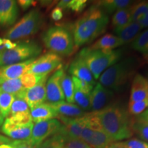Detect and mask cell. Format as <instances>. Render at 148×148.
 <instances>
[{"label":"cell","mask_w":148,"mask_h":148,"mask_svg":"<svg viewBox=\"0 0 148 148\" xmlns=\"http://www.w3.org/2000/svg\"><path fill=\"white\" fill-rule=\"evenodd\" d=\"M130 22H132L131 7L116 11L112 15V25L114 29L124 27Z\"/></svg>","instance_id":"cell-26"},{"label":"cell","mask_w":148,"mask_h":148,"mask_svg":"<svg viewBox=\"0 0 148 148\" xmlns=\"http://www.w3.org/2000/svg\"><path fill=\"white\" fill-rule=\"evenodd\" d=\"M108 15L97 5L90 6L74 23L73 35L75 47L90 43L106 32Z\"/></svg>","instance_id":"cell-2"},{"label":"cell","mask_w":148,"mask_h":148,"mask_svg":"<svg viewBox=\"0 0 148 148\" xmlns=\"http://www.w3.org/2000/svg\"></svg>","instance_id":"cell-53"},{"label":"cell","mask_w":148,"mask_h":148,"mask_svg":"<svg viewBox=\"0 0 148 148\" xmlns=\"http://www.w3.org/2000/svg\"><path fill=\"white\" fill-rule=\"evenodd\" d=\"M49 104L58 114V116H60L67 118H78L87 113L75 103H68L64 101L56 103H49Z\"/></svg>","instance_id":"cell-20"},{"label":"cell","mask_w":148,"mask_h":148,"mask_svg":"<svg viewBox=\"0 0 148 148\" xmlns=\"http://www.w3.org/2000/svg\"><path fill=\"white\" fill-rule=\"evenodd\" d=\"M2 82H3V80H2V79H1V77H0V85H1V83H2Z\"/></svg>","instance_id":"cell-52"},{"label":"cell","mask_w":148,"mask_h":148,"mask_svg":"<svg viewBox=\"0 0 148 148\" xmlns=\"http://www.w3.org/2000/svg\"><path fill=\"white\" fill-rule=\"evenodd\" d=\"M43 23L41 12L33 9L25 14L5 34L7 39L18 40L33 35L39 30Z\"/></svg>","instance_id":"cell-7"},{"label":"cell","mask_w":148,"mask_h":148,"mask_svg":"<svg viewBox=\"0 0 148 148\" xmlns=\"http://www.w3.org/2000/svg\"><path fill=\"white\" fill-rule=\"evenodd\" d=\"M62 148H91V147H90L87 143H86L85 142H84L81 139H67V138H64L62 137Z\"/></svg>","instance_id":"cell-38"},{"label":"cell","mask_w":148,"mask_h":148,"mask_svg":"<svg viewBox=\"0 0 148 148\" xmlns=\"http://www.w3.org/2000/svg\"><path fill=\"white\" fill-rule=\"evenodd\" d=\"M133 4L134 2L129 0H106L96 3V5L100 7L107 14H114L116 11L129 8Z\"/></svg>","instance_id":"cell-24"},{"label":"cell","mask_w":148,"mask_h":148,"mask_svg":"<svg viewBox=\"0 0 148 148\" xmlns=\"http://www.w3.org/2000/svg\"><path fill=\"white\" fill-rule=\"evenodd\" d=\"M3 45V38H0V46Z\"/></svg>","instance_id":"cell-51"},{"label":"cell","mask_w":148,"mask_h":148,"mask_svg":"<svg viewBox=\"0 0 148 148\" xmlns=\"http://www.w3.org/2000/svg\"><path fill=\"white\" fill-rule=\"evenodd\" d=\"M148 12V1H142L131 6V20L137 22Z\"/></svg>","instance_id":"cell-33"},{"label":"cell","mask_w":148,"mask_h":148,"mask_svg":"<svg viewBox=\"0 0 148 148\" xmlns=\"http://www.w3.org/2000/svg\"><path fill=\"white\" fill-rule=\"evenodd\" d=\"M17 1L14 0H0V26L13 25L18 16Z\"/></svg>","instance_id":"cell-16"},{"label":"cell","mask_w":148,"mask_h":148,"mask_svg":"<svg viewBox=\"0 0 148 148\" xmlns=\"http://www.w3.org/2000/svg\"><path fill=\"white\" fill-rule=\"evenodd\" d=\"M69 73L72 76L84 80L92 86H94L96 84L95 79L92 76L91 72L79 54L71 61L69 67Z\"/></svg>","instance_id":"cell-17"},{"label":"cell","mask_w":148,"mask_h":148,"mask_svg":"<svg viewBox=\"0 0 148 148\" xmlns=\"http://www.w3.org/2000/svg\"><path fill=\"white\" fill-rule=\"evenodd\" d=\"M64 69L60 68L49 77L46 82V101L48 103H56L64 101V96L61 87V77Z\"/></svg>","instance_id":"cell-14"},{"label":"cell","mask_w":148,"mask_h":148,"mask_svg":"<svg viewBox=\"0 0 148 148\" xmlns=\"http://www.w3.org/2000/svg\"><path fill=\"white\" fill-rule=\"evenodd\" d=\"M100 128L114 142L130 138L134 134L132 119L123 107L111 104L97 112H92Z\"/></svg>","instance_id":"cell-1"},{"label":"cell","mask_w":148,"mask_h":148,"mask_svg":"<svg viewBox=\"0 0 148 148\" xmlns=\"http://www.w3.org/2000/svg\"><path fill=\"white\" fill-rule=\"evenodd\" d=\"M33 126V122L24 125H18L10 123L5 119L1 126V131L13 140L29 141L32 136Z\"/></svg>","instance_id":"cell-15"},{"label":"cell","mask_w":148,"mask_h":148,"mask_svg":"<svg viewBox=\"0 0 148 148\" xmlns=\"http://www.w3.org/2000/svg\"><path fill=\"white\" fill-rule=\"evenodd\" d=\"M17 3L20 5L23 10H26L32 5H34L36 2L32 0H19V1H17Z\"/></svg>","instance_id":"cell-43"},{"label":"cell","mask_w":148,"mask_h":148,"mask_svg":"<svg viewBox=\"0 0 148 148\" xmlns=\"http://www.w3.org/2000/svg\"><path fill=\"white\" fill-rule=\"evenodd\" d=\"M51 17L53 21H60L63 17V12L62 10L58 7H56L55 8L53 9L51 13Z\"/></svg>","instance_id":"cell-42"},{"label":"cell","mask_w":148,"mask_h":148,"mask_svg":"<svg viewBox=\"0 0 148 148\" xmlns=\"http://www.w3.org/2000/svg\"><path fill=\"white\" fill-rule=\"evenodd\" d=\"M134 119L138 120V121H141L146 122V123H148V108L146 109L143 113L140 114V115L136 116V118H134Z\"/></svg>","instance_id":"cell-46"},{"label":"cell","mask_w":148,"mask_h":148,"mask_svg":"<svg viewBox=\"0 0 148 148\" xmlns=\"http://www.w3.org/2000/svg\"><path fill=\"white\" fill-rule=\"evenodd\" d=\"M17 44V42H14L11 41L10 40L7 39V38H3V46L6 49H11L14 48Z\"/></svg>","instance_id":"cell-45"},{"label":"cell","mask_w":148,"mask_h":148,"mask_svg":"<svg viewBox=\"0 0 148 148\" xmlns=\"http://www.w3.org/2000/svg\"><path fill=\"white\" fill-rule=\"evenodd\" d=\"M143 29L142 27L137 22H130L124 27L114 29L116 36L119 37L123 45L132 42L137 35Z\"/></svg>","instance_id":"cell-22"},{"label":"cell","mask_w":148,"mask_h":148,"mask_svg":"<svg viewBox=\"0 0 148 148\" xmlns=\"http://www.w3.org/2000/svg\"><path fill=\"white\" fill-rule=\"evenodd\" d=\"M62 58L56 53L49 52L45 53L38 59H35L29 66L27 73L38 75H48L50 72L60 67Z\"/></svg>","instance_id":"cell-11"},{"label":"cell","mask_w":148,"mask_h":148,"mask_svg":"<svg viewBox=\"0 0 148 148\" xmlns=\"http://www.w3.org/2000/svg\"><path fill=\"white\" fill-rule=\"evenodd\" d=\"M114 92L101 85L96 83L90 93V104L92 112H97L112 104Z\"/></svg>","instance_id":"cell-13"},{"label":"cell","mask_w":148,"mask_h":148,"mask_svg":"<svg viewBox=\"0 0 148 148\" xmlns=\"http://www.w3.org/2000/svg\"><path fill=\"white\" fill-rule=\"evenodd\" d=\"M62 124L60 131L58 132L64 138L67 139H80L82 130L88 122V112L78 118H67L58 116Z\"/></svg>","instance_id":"cell-10"},{"label":"cell","mask_w":148,"mask_h":148,"mask_svg":"<svg viewBox=\"0 0 148 148\" xmlns=\"http://www.w3.org/2000/svg\"><path fill=\"white\" fill-rule=\"evenodd\" d=\"M123 45V42L116 35L106 34L100 37L88 48L90 49L111 51Z\"/></svg>","instance_id":"cell-23"},{"label":"cell","mask_w":148,"mask_h":148,"mask_svg":"<svg viewBox=\"0 0 148 148\" xmlns=\"http://www.w3.org/2000/svg\"><path fill=\"white\" fill-rule=\"evenodd\" d=\"M42 39L48 49L60 56H69L75 48L73 31L65 26L50 27L42 35Z\"/></svg>","instance_id":"cell-4"},{"label":"cell","mask_w":148,"mask_h":148,"mask_svg":"<svg viewBox=\"0 0 148 148\" xmlns=\"http://www.w3.org/2000/svg\"><path fill=\"white\" fill-rule=\"evenodd\" d=\"M4 116H3V115L2 114V113H1V112L0 111V129H1V126H2L3 122H4Z\"/></svg>","instance_id":"cell-49"},{"label":"cell","mask_w":148,"mask_h":148,"mask_svg":"<svg viewBox=\"0 0 148 148\" xmlns=\"http://www.w3.org/2000/svg\"><path fill=\"white\" fill-rule=\"evenodd\" d=\"M24 88L21 79H12L3 81L0 85V90L16 96Z\"/></svg>","instance_id":"cell-28"},{"label":"cell","mask_w":148,"mask_h":148,"mask_svg":"<svg viewBox=\"0 0 148 148\" xmlns=\"http://www.w3.org/2000/svg\"><path fill=\"white\" fill-rule=\"evenodd\" d=\"M10 143H6V144H3V145H0V148H12V147H11V145H10Z\"/></svg>","instance_id":"cell-50"},{"label":"cell","mask_w":148,"mask_h":148,"mask_svg":"<svg viewBox=\"0 0 148 148\" xmlns=\"http://www.w3.org/2000/svg\"><path fill=\"white\" fill-rule=\"evenodd\" d=\"M148 99V79L137 73L133 78L129 102L143 101Z\"/></svg>","instance_id":"cell-18"},{"label":"cell","mask_w":148,"mask_h":148,"mask_svg":"<svg viewBox=\"0 0 148 148\" xmlns=\"http://www.w3.org/2000/svg\"><path fill=\"white\" fill-rule=\"evenodd\" d=\"M45 75H38L35 74L26 73L20 77L22 85L24 88H29L34 87Z\"/></svg>","instance_id":"cell-36"},{"label":"cell","mask_w":148,"mask_h":148,"mask_svg":"<svg viewBox=\"0 0 148 148\" xmlns=\"http://www.w3.org/2000/svg\"><path fill=\"white\" fill-rule=\"evenodd\" d=\"M78 54L84 60L94 79H98L104 71L121 59V50L82 49Z\"/></svg>","instance_id":"cell-5"},{"label":"cell","mask_w":148,"mask_h":148,"mask_svg":"<svg viewBox=\"0 0 148 148\" xmlns=\"http://www.w3.org/2000/svg\"><path fill=\"white\" fill-rule=\"evenodd\" d=\"M86 0H62L57 4V7L63 10V9H69L73 12H79L86 8Z\"/></svg>","instance_id":"cell-29"},{"label":"cell","mask_w":148,"mask_h":148,"mask_svg":"<svg viewBox=\"0 0 148 148\" xmlns=\"http://www.w3.org/2000/svg\"><path fill=\"white\" fill-rule=\"evenodd\" d=\"M62 124L58 119H52L36 123L32 128V136L29 142L35 147L44 140L57 134Z\"/></svg>","instance_id":"cell-8"},{"label":"cell","mask_w":148,"mask_h":148,"mask_svg":"<svg viewBox=\"0 0 148 148\" xmlns=\"http://www.w3.org/2000/svg\"><path fill=\"white\" fill-rule=\"evenodd\" d=\"M14 99V95L0 90V111L4 117L10 115L11 106Z\"/></svg>","instance_id":"cell-30"},{"label":"cell","mask_w":148,"mask_h":148,"mask_svg":"<svg viewBox=\"0 0 148 148\" xmlns=\"http://www.w3.org/2000/svg\"><path fill=\"white\" fill-rule=\"evenodd\" d=\"M137 23L139 24L143 29L148 27V12L138 20Z\"/></svg>","instance_id":"cell-44"},{"label":"cell","mask_w":148,"mask_h":148,"mask_svg":"<svg viewBox=\"0 0 148 148\" xmlns=\"http://www.w3.org/2000/svg\"><path fill=\"white\" fill-rule=\"evenodd\" d=\"M11 140H12L10 139V138L5 137L4 136H2V135H0V145H3V144L9 143Z\"/></svg>","instance_id":"cell-48"},{"label":"cell","mask_w":148,"mask_h":148,"mask_svg":"<svg viewBox=\"0 0 148 148\" xmlns=\"http://www.w3.org/2000/svg\"><path fill=\"white\" fill-rule=\"evenodd\" d=\"M123 143L127 148H148V143L136 138L125 140Z\"/></svg>","instance_id":"cell-40"},{"label":"cell","mask_w":148,"mask_h":148,"mask_svg":"<svg viewBox=\"0 0 148 148\" xmlns=\"http://www.w3.org/2000/svg\"><path fill=\"white\" fill-rule=\"evenodd\" d=\"M148 108V99L143 101L129 102L127 112L130 115L137 116Z\"/></svg>","instance_id":"cell-35"},{"label":"cell","mask_w":148,"mask_h":148,"mask_svg":"<svg viewBox=\"0 0 148 148\" xmlns=\"http://www.w3.org/2000/svg\"><path fill=\"white\" fill-rule=\"evenodd\" d=\"M21 113H30V108L24 99L15 97L11 106L10 115Z\"/></svg>","instance_id":"cell-34"},{"label":"cell","mask_w":148,"mask_h":148,"mask_svg":"<svg viewBox=\"0 0 148 148\" xmlns=\"http://www.w3.org/2000/svg\"><path fill=\"white\" fill-rule=\"evenodd\" d=\"M131 126L134 134L138 135L144 141L148 143V123L134 119Z\"/></svg>","instance_id":"cell-32"},{"label":"cell","mask_w":148,"mask_h":148,"mask_svg":"<svg viewBox=\"0 0 148 148\" xmlns=\"http://www.w3.org/2000/svg\"><path fill=\"white\" fill-rule=\"evenodd\" d=\"M72 79H73L74 85H75V88L78 89L84 93L88 94V95H90L91 93L92 88L94 86H92L91 84H88V82H85L82 79H79L77 77L72 76Z\"/></svg>","instance_id":"cell-39"},{"label":"cell","mask_w":148,"mask_h":148,"mask_svg":"<svg viewBox=\"0 0 148 148\" xmlns=\"http://www.w3.org/2000/svg\"><path fill=\"white\" fill-rule=\"evenodd\" d=\"M36 148H62V137L57 133L44 140Z\"/></svg>","instance_id":"cell-37"},{"label":"cell","mask_w":148,"mask_h":148,"mask_svg":"<svg viewBox=\"0 0 148 148\" xmlns=\"http://www.w3.org/2000/svg\"><path fill=\"white\" fill-rule=\"evenodd\" d=\"M61 87L66 102L74 103L75 85L72 79V77L65 72H64L61 77Z\"/></svg>","instance_id":"cell-27"},{"label":"cell","mask_w":148,"mask_h":148,"mask_svg":"<svg viewBox=\"0 0 148 148\" xmlns=\"http://www.w3.org/2000/svg\"><path fill=\"white\" fill-rule=\"evenodd\" d=\"M74 103L84 111L91 110L90 104V95L84 93L75 88L74 93Z\"/></svg>","instance_id":"cell-31"},{"label":"cell","mask_w":148,"mask_h":148,"mask_svg":"<svg viewBox=\"0 0 148 148\" xmlns=\"http://www.w3.org/2000/svg\"><path fill=\"white\" fill-rule=\"evenodd\" d=\"M34 60L35 58H33L20 63L0 66V77L3 81L20 78L23 74L27 73Z\"/></svg>","instance_id":"cell-19"},{"label":"cell","mask_w":148,"mask_h":148,"mask_svg":"<svg viewBox=\"0 0 148 148\" xmlns=\"http://www.w3.org/2000/svg\"><path fill=\"white\" fill-rule=\"evenodd\" d=\"M42 48L32 40L18 42L14 48L0 50V66L10 65L35 58L40 54Z\"/></svg>","instance_id":"cell-6"},{"label":"cell","mask_w":148,"mask_h":148,"mask_svg":"<svg viewBox=\"0 0 148 148\" xmlns=\"http://www.w3.org/2000/svg\"><path fill=\"white\" fill-rule=\"evenodd\" d=\"M108 148H127L123 142H114Z\"/></svg>","instance_id":"cell-47"},{"label":"cell","mask_w":148,"mask_h":148,"mask_svg":"<svg viewBox=\"0 0 148 148\" xmlns=\"http://www.w3.org/2000/svg\"><path fill=\"white\" fill-rule=\"evenodd\" d=\"M10 145L12 148H36L29 141L23 140H11Z\"/></svg>","instance_id":"cell-41"},{"label":"cell","mask_w":148,"mask_h":148,"mask_svg":"<svg viewBox=\"0 0 148 148\" xmlns=\"http://www.w3.org/2000/svg\"><path fill=\"white\" fill-rule=\"evenodd\" d=\"M132 47L143 56L148 62V28L141 31L132 40Z\"/></svg>","instance_id":"cell-25"},{"label":"cell","mask_w":148,"mask_h":148,"mask_svg":"<svg viewBox=\"0 0 148 148\" xmlns=\"http://www.w3.org/2000/svg\"><path fill=\"white\" fill-rule=\"evenodd\" d=\"M47 76L48 75H45L34 87L24 88L15 97L24 99L30 108L40 103H45L46 101V82Z\"/></svg>","instance_id":"cell-12"},{"label":"cell","mask_w":148,"mask_h":148,"mask_svg":"<svg viewBox=\"0 0 148 148\" xmlns=\"http://www.w3.org/2000/svg\"><path fill=\"white\" fill-rule=\"evenodd\" d=\"M80 139L91 148H108L114 141L101 128L91 126L90 114L88 112V122L82 130Z\"/></svg>","instance_id":"cell-9"},{"label":"cell","mask_w":148,"mask_h":148,"mask_svg":"<svg viewBox=\"0 0 148 148\" xmlns=\"http://www.w3.org/2000/svg\"><path fill=\"white\" fill-rule=\"evenodd\" d=\"M138 64L132 57L121 59L103 72L99 77V83L105 87L118 91L134 75Z\"/></svg>","instance_id":"cell-3"},{"label":"cell","mask_w":148,"mask_h":148,"mask_svg":"<svg viewBox=\"0 0 148 148\" xmlns=\"http://www.w3.org/2000/svg\"><path fill=\"white\" fill-rule=\"evenodd\" d=\"M30 115L32 122L38 123L56 118L58 114L51 105L48 103H42L30 108Z\"/></svg>","instance_id":"cell-21"}]
</instances>
